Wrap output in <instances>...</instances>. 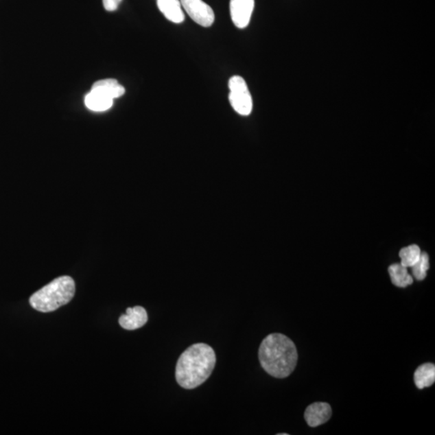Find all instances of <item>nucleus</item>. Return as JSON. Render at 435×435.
<instances>
[{"mask_svg":"<svg viewBox=\"0 0 435 435\" xmlns=\"http://www.w3.org/2000/svg\"><path fill=\"white\" fill-rule=\"evenodd\" d=\"M216 364L215 351L206 344H196L180 355L175 377L180 387L193 390L210 377Z\"/></svg>","mask_w":435,"mask_h":435,"instance_id":"f257e3e1","label":"nucleus"},{"mask_svg":"<svg viewBox=\"0 0 435 435\" xmlns=\"http://www.w3.org/2000/svg\"><path fill=\"white\" fill-rule=\"evenodd\" d=\"M298 351L288 337L275 333L268 335L259 349V360L266 373L276 378H285L294 371Z\"/></svg>","mask_w":435,"mask_h":435,"instance_id":"f03ea898","label":"nucleus"},{"mask_svg":"<svg viewBox=\"0 0 435 435\" xmlns=\"http://www.w3.org/2000/svg\"><path fill=\"white\" fill-rule=\"evenodd\" d=\"M75 294V281L71 277L63 276L32 294L30 303L36 311L49 313L68 304Z\"/></svg>","mask_w":435,"mask_h":435,"instance_id":"7ed1b4c3","label":"nucleus"},{"mask_svg":"<svg viewBox=\"0 0 435 435\" xmlns=\"http://www.w3.org/2000/svg\"><path fill=\"white\" fill-rule=\"evenodd\" d=\"M229 102L238 114L247 117L252 112L253 102L246 82L242 77L233 76L228 82Z\"/></svg>","mask_w":435,"mask_h":435,"instance_id":"20e7f679","label":"nucleus"},{"mask_svg":"<svg viewBox=\"0 0 435 435\" xmlns=\"http://www.w3.org/2000/svg\"><path fill=\"white\" fill-rule=\"evenodd\" d=\"M183 8L198 25L208 27L215 22L213 9L202 0H180Z\"/></svg>","mask_w":435,"mask_h":435,"instance_id":"39448f33","label":"nucleus"},{"mask_svg":"<svg viewBox=\"0 0 435 435\" xmlns=\"http://www.w3.org/2000/svg\"><path fill=\"white\" fill-rule=\"evenodd\" d=\"M255 0H231L230 13L233 24L240 30L245 29L251 21Z\"/></svg>","mask_w":435,"mask_h":435,"instance_id":"423d86ee","label":"nucleus"},{"mask_svg":"<svg viewBox=\"0 0 435 435\" xmlns=\"http://www.w3.org/2000/svg\"><path fill=\"white\" fill-rule=\"evenodd\" d=\"M332 414L331 407L326 402H316L309 405L305 411V419L309 427H317L329 421Z\"/></svg>","mask_w":435,"mask_h":435,"instance_id":"0eeeda50","label":"nucleus"},{"mask_svg":"<svg viewBox=\"0 0 435 435\" xmlns=\"http://www.w3.org/2000/svg\"><path fill=\"white\" fill-rule=\"evenodd\" d=\"M148 322L146 309L142 307L128 308L126 314H123L119 319V325L124 329L133 331L139 329L145 325Z\"/></svg>","mask_w":435,"mask_h":435,"instance_id":"6e6552de","label":"nucleus"},{"mask_svg":"<svg viewBox=\"0 0 435 435\" xmlns=\"http://www.w3.org/2000/svg\"><path fill=\"white\" fill-rule=\"evenodd\" d=\"M157 7L166 19L174 24L184 21L185 15L180 0H157Z\"/></svg>","mask_w":435,"mask_h":435,"instance_id":"1a4fd4ad","label":"nucleus"},{"mask_svg":"<svg viewBox=\"0 0 435 435\" xmlns=\"http://www.w3.org/2000/svg\"><path fill=\"white\" fill-rule=\"evenodd\" d=\"M114 100L102 92L91 90L85 98V104L88 109L93 112L101 113L112 108Z\"/></svg>","mask_w":435,"mask_h":435,"instance_id":"9d476101","label":"nucleus"},{"mask_svg":"<svg viewBox=\"0 0 435 435\" xmlns=\"http://www.w3.org/2000/svg\"><path fill=\"white\" fill-rule=\"evenodd\" d=\"M91 90L100 91L113 100L125 94L124 87L113 78L97 81L92 86Z\"/></svg>","mask_w":435,"mask_h":435,"instance_id":"9b49d317","label":"nucleus"},{"mask_svg":"<svg viewBox=\"0 0 435 435\" xmlns=\"http://www.w3.org/2000/svg\"><path fill=\"white\" fill-rule=\"evenodd\" d=\"M414 383L419 390L430 387L435 381V366L434 364L427 363L421 365L414 373Z\"/></svg>","mask_w":435,"mask_h":435,"instance_id":"f8f14e48","label":"nucleus"},{"mask_svg":"<svg viewBox=\"0 0 435 435\" xmlns=\"http://www.w3.org/2000/svg\"><path fill=\"white\" fill-rule=\"evenodd\" d=\"M392 283L399 288H405V287L413 284L414 280L407 270V268L401 266V263H393L388 268Z\"/></svg>","mask_w":435,"mask_h":435,"instance_id":"ddd939ff","label":"nucleus"},{"mask_svg":"<svg viewBox=\"0 0 435 435\" xmlns=\"http://www.w3.org/2000/svg\"><path fill=\"white\" fill-rule=\"evenodd\" d=\"M420 248L418 245H410V246L402 248L399 252V256L401 258V265L403 266L406 268H411L414 266L416 262L419 260L421 257Z\"/></svg>","mask_w":435,"mask_h":435,"instance_id":"4468645a","label":"nucleus"},{"mask_svg":"<svg viewBox=\"0 0 435 435\" xmlns=\"http://www.w3.org/2000/svg\"><path fill=\"white\" fill-rule=\"evenodd\" d=\"M412 272L418 281H423L427 277L430 268L429 256L427 253L422 252L418 262L412 266Z\"/></svg>","mask_w":435,"mask_h":435,"instance_id":"2eb2a0df","label":"nucleus"},{"mask_svg":"<svg viewBox=\"0 0 435 435\" xmlns=\"http://www.w3.org/2000/svg\"><path fill=\"white\" fill-rule=\"evenodd\" d=\"M122 0H103L104 7L106 11L114 12L119 8Z\"/></svg>","mask_w":435,"mask_h":435,"instance_id":"dca6fc26","label":"nucleus"}]
</instances>
